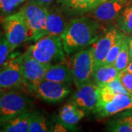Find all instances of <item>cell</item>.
Returning <instances> with one entry per match:
<instances>
[{"instance_id":"23","label":"cell","mask_w":132,"mask_h":132,"mask_svg":"<svg viewBox=\"0 0 132 132\" xmlns=\"http://www.w3.org/2000/svg\"><path fill=\"white\" fill-rule=\"evenodd\" d=\"M126 36V35H125L123 32L120 31V32L119 34L117 40H115V42L114 43L113 46L110 48L108 54H107V56L106 57V60H105V62H104V64L114 65V62L116 60L119 53H120V50H121V48H122V46H123V40H124Z\"/></svg>"},{"instance_id":"22","label":"cell","mask_w":132,"mask_h":132,"mask_svg":"<svg viewBox=\"0 0 132 132\" xmlns=\"http://www.w3.org/2000/svg\"><path fill=\"white\" fill-rule=\"evenodd\" d=\"M51 131L48 126L46 118L38 112L32 113L29 132H47Z\"/></svg>"},{"instance_id":"3","label":"cell","mask_w":132,"mask_h":132,"mask_svg":"<svg viewBox=\"0 0 132 132\" xmlns=\"http://www.w3.org/2000/svg\"><path fill=\"white\" fill-rule=\"evenodd\" d=\"M19 11L22 13L27 24L31 41L35 42L46 36L48 7L35 0H29Z\"/></svg>"},{"instance_id":"21","label":"cell","mask_w":132,"mask_h":132,"mask_svg":"<svg viewBox=\"0 0 132 132\" xmlns=\"http://www.w3.org/2000/svg\"><path fill=\"white\" fill-rule=\"evenodd\" d=\"M128 37L129 36L127 35L125 37L121 50L114 63V65L119 72L125 71L130 62V55H129V49H128Z\"/></svg>"},{"instance_id":"4","label":"cell","mask_w":132,"mask_h":132,"mask_svg":"<svg viewBox=\"0 0 132 132\" xmlns=\"http://www.w3.org/2000/svg\"><path fill=\"white\" fill-rule=\"evenodd\" d=\"M1 23L11 52L23 43L30 40L27 24L19 10L14 13L5 15L1 19Z\"/></svg>"},{"instance_id":"8","label":"cell","mask_w":132,"mask_h":132,"mask_svg":"<svg viewBox=\"0 0 132 132\" xmlns=\"http://www.w3.org/2000/svg\"><path fill=\"white\" fill-rule=\"evenodd\" d=\"M71 69L73 81L76 88L92 80L94 71V57L90 46L74 54Z\"/></svg>"},{"instance_id":"19","label":"cell","mask_w":132,"mask_h":132,"mask_svg":"<svg viewBox=\"0 0 132 132\" xmlns=\"http://www.w3.org/2000/svg\"><path fill=\"white\" fill-rule=\"evenodd\" d=\"M32 112H25L13 118L2 126L1 131L28 132L29 129Z\"/></svg>"},{"instance_id":"13","label":"cell","mask_w":132,"mask_h":132,"mask_svg":"<svg viewBox=\"0 0 132 132\" xmlns=\"http://www.w3.org/2000/svg\"><path fill=\"white\" fill-rule=\"evenodd\" d=\"M120 32V30L114 27L109 29L102 36L90 45L94 57V69L104 64L110 48L117 40Z\"/></svg>"},{"instance_id":"2","label":"cell","mask_w":132,"mask_h":132,"mask_svg":"<svg viewBox=\"0 0 132 132\" xmlns=\"http://www.w3.org/2000/svg\"><path fill=\"white\" fill-rule=\"evenodd\" d=\"M27 52L35 60L46 65L62 63L65 61V51L61 37L46 35L27 48Z\"/></svg>"},{"instance_id":"16","label":"cell","mask_w":132,"mask_h":132,"mask_svg":"<svg viewBox=\"0 0 132 132\" xmlns=\"http://www.w3.org/2000/svg\"><path fill=\"white\" fill-rule=\"evenodd\" d=\"M85 114L86 112L84 110L70 101L60 109L59 120L60 122L65 125L72 131L73 128H75V125L85 117Z\"/></svg>"},{"instance_id":"24","label":"cell","mask_w":132,"mask_h":132,"mask_svg":"<svg viewBox=\"0 0 132 132\" xmlns=\"http://www.w3.org/2000/svg\"><path fill=\"white\" fill-rule=\"evenodd\" d=\"M106 129L111 132H132L131 125L119 116L109 121Z\"/></svg>"},{"instance_id":"29","label":"cell","mask_w":132,"mask_h":132,"mask_svg":"<svg viewBox=\"0 0 132 132\" xmlns=\"http://www.w3.org/2000/svg\"><path fill=\"white\" fill-rule=\"evenodd\" d=\"M119 117L126 120L132 126V109H129L123 111V112L119 115Z\"/></svg>"},{"instance_id":"28","label":"cell","mask_w":132,"mask_h":132,"mask_svg":"<svg viewBox=\"0 0 132 132\" xmlns=\"http://www.w3.org/2000/svg\"><path fill=\"white\" fill-rule=\"evenodd\" d=\"M118 79L121 82L123 87L132 95V73L126 70L120 72Z\"/></svg>"},{"instance_id":"6","label":"cell","mask_w":132,"mask_h":132,"mask_svg":"<svg viewBox=\"0 0 132 132\" xmlns=\"http://www.w3.org/2000/svg\"><path fill=\"white\" fill-rule=\"evenodd\" d=\"M29 108L30 101L26 95L15 90H4L0 95V125L27 112Z\"/></svg>"},{"instance_id":"20","label":"cell","mask_w":132,"mask_h":132,"mask_svg":"<svg viewBox=\"0 0 132 132\" xmlns=\"http://www.w3.org/2000/svg\"><path fill=\"white\" fill-rule=\"evenodd\" d=\"M118 27L121 32L126 35L132 33V5L125 7L118 15Z\"/></svg>"},{"instance_id":"15","label":"cell","mask_w":132,"mask_h":132,"mask_svg":"<svg viewBox=\"0 0 132 132\" xmlns=\"http://www.w3.org/2000/svg\"><path fill=\"white\" fill-rule=\"evenodd\" d=\"M66 25L65 18L61 10L57 8H48V7L46 35L60 36Z\"/></svg>"},{"instance_id":"37","label":"cell","mask_w":132,"mask_h":132,"mask_svg":"<svg viewBox=\"0 0 132 132\" xmlns=\"http://www.w3.org/2000/svg\"><path fill=\"white\" fill-rule=\"evenodd\" d=\"M105 1H106V0H101V2H105Z\"/></svg>"},{"instance_id":"39","label":"cell","mask_w":132,"mask_h":132,"mask_svg":"<svg viewBox=\"0 0 132 132\" xmlns=\"http://www.w3.org/2000/svg\"><path fill=\"white\" fill-rule=\"evenodd\" d=\"M131 36H132V33H131Z\"/></svg>"},{"instance_id":"36","label":"cell","mask_w":132,"mask_h":132,"mask_svg":"<svg viewBox=\"0 0 132 132\" xmlns=\"http://www.w3.org/2000/svg\"><path fill=\"white\" fill-rule=\"evenodd\" d=\"M120 1H122V2H127V1H128V0H120Z\"/></svg>"},{"instance_id":"1","label":"cell","mask_w":132,"mask_h":132,"mask_svg":"<svg viewBox=\"0 0 132 132\" xmlns=\"http://www.w3.org/2000/svg\"><path fill=\"white\" fill-rule=\"evenodd\" d=\"M101 23L87 15L71 19L60 35L67 54L76 53L90 46L99 38Z\"/></svg>"},{"instance_id":"25","label":"cell","mask_w":132,"mask_h":132,"mask_svg":"<svg viewBox=\"0 0 132 132\" xmlns=\"http://www.w3.org/2000/svg\"><path fill=\"white\" fill-rule=\"evenodd\" d=\"M100 88L106 90L109 93H114V94H119V93L130 94L127 90L123 87V86L121 84V82L120 81V80L118 79V78L111 82H109L106 85L100 87Z\"/></svg>"},{"instance_id":"17","label":"cell","mask_w":132,"mask_h":132,"mask_svg":"<svg viewBox=\"0 0 132 132\" xmlns=\"http://www.w3.org/2000/svg\"><path fill=\"white\" fill-rule=\"evenodd\" d=\"M44 79L69 85L73 81L72 71L69 67L62 63L51 65L48 68Z\"/></svg>"},{"instance_id":"30","label":"cell","mask_w":132,"mask_h":132,"mask_svg":"<svg viewBox=\"0 0 132 132\" xmlns=\"http://www.w3.org/2000/svg\"><path fill=\"white\" fill-rule=\"evenodd\" d=\"M53 131H71V129L68 126H66L65 125H64L63 123L61 122H59L55 124V126L53 128Z\"/></svg>"},{"instance_id":"32","label":"cell","mask_w":132,"mask_h":132,"mask_svg":"<svg viewBox=\"0 0 132 132\" xmlns=\"http://www.w3.org/2000/svg\"><path fill=\"white\" fill-rule=\"evenodd\" d=\"M128 49H129V55L131 60H132V36L128 37Z\"/></svg>"},{"instance_id":"34","label":"cell","mask_w":132,"mask_h":132,"mask_svg":"<svg viewBox=\"0 0 132 132\" xmlns=\"http://www.w3.org/2000/svg\"><path fill=\"white\" fill-rule=\"evenodd\" d=\"M26 1H27V0H17V2H18V4L19 5H21V4H23L24 2H25Z\"/></svg>"},{"instance_id":"10","label":"cell","mask_w":132,"mask_h":132,"mask_svg":"<svg viewBox=\"0 0 132 132\" xmlns=\"http://www.w3.org/2000/svg\"><path fill=\"white\" fill-rule=\"evenodd\" d=\"M48 66L49 65L43 64L33 58L26 51L23 60L24 89L32 93L33 88L40 81L44 79Z\"/></svg>"},{"instance_id":"38","label":"cell","mask_w":132,"mask_h":132,"mask_svg":"<svg viewBox=\"0 0 132 132\" xmlns=\"http://www.w3.org/2000/svg\"><path fill=\"white\" fill-rule=\"evenodd\" d=\"M1 36H2V35H1V33H0V38H1Z\"/></svg>"},{"instance_id":"14","label":"cell","mask_w":132,"mask_h":132,"mask_svg":"<svg viewBox=\"0 0 132 132\" xmlns=\"http://www.w3.org/2000/svg\"><path fill=\"white\" fill-rule=\"evenodd\" d=\"M57 2L66 13L76 15L87 13L101 3V0H57Z\"/></svg>"},{"instance_id":"18","label":"cell","mask_w":132,"mask_h":132,"mask_svg":"<svg viewBox=\"0 0 132 132\" xmlns=\"http://www.w3.org/2000/svg\"><path fill=\"white\" fill-rule=\"evenodd\" d=\"M119 73L114 65L102 64L95 68L92 79L98 86L101 87L118 79Z\"/></svg>"},{"instance_id":"9","label":"cell","mask_w":132,"mask_h":132,"mask_svg":"<svg viewBox=\"0 0 132 132\" xmlns=\"http://www.w3.org/2000/svg\"><path fill=\"white\" fill-rule=\"evenodd\" d=\"M68 85L43 79L33 88L32 93L38 98L47 103H58L71 93Z\"/></svg>"},{"instance_id":"5","label":"cell","mask_w":132,"mask_h":132,"mask_svg":"<svg viewBox=\"0 0 132 132\" xmlns=\"http://www.w3.org/2000/svg\"><path fill=\"white\" fill-rule=\"evenodd\" d=\"M24 54L12 52L7 61L0 66V86L4 90L24 87L23 75Z\"/></svg>"},{"instance_id":"27","label":"cell","mask_w":132,"mask_h":132,"mask_svg":"<svg viewBox=\"0 0 132 132\" xmlns=\"http://www.w3.org/2000/svg\"><path fill=\"white\" fill-rule=\"evenodd\" d=\"M10 53L9 43L5 35H2L0 38V66L7 61Z\"/></svg>"},{"instance_id":"31","label":"cell","mask_w":132,"mask_h":132,"mask_svg":"<svg viewBox=\"0 0 132 132\" xmlns=\"http://www.w3.org/2000/svg\"><path fill=\"white\" fill-rule=\"evenodd\" d=\"M35 1L40 3L41 5L46 6V7H49L52 4V2H54V0H35Z\"/></svg>"},{"instance_id":"35","label":"cell","mask_w":132,"mask_h":132,"mask_svg":"<svg viewBox=\"0 0 132 132\" xmlns=\"http://www.w3.org/2000/svg\"><path fill=\"white\" fill-rule=\"evenodd\" d=\"M4 90H4V89H2V88L1 87V86H0V95H1V94L2 93V92H3Z\"/></svg>"},{"instance_id":"12","label":"cell","mask_w":132,"mask_h":132,"mask_svg":"<svg viewBox=\"0 0 132 132\" xmlns=\"http://www.w3.org/2000/svg\"><path fill=\"white\" fill-rule=\"evenodd\" d=\"M126 3L120 0H106L86 13V15L102 24L110 23L117 20Z\"/></svg>"},{"instance_id":"7","label":"cell","mask_w":132,"mask_h":132,"mask_svg":"<svg viewBox=\"0 0 132 132\" xmlns=\"http://www.w3.org/2000/svg\"><path fill=\"white\" fill-rule=\"evenodd\" d=\"M129 109H132L131 94H114L100 88L98 101L94 110L98 117L112 116Z\"/></svg>"},{"instance_id":"33","label":"cell","mask_w":132,"mask_h":132,"mask_svg":"<svg viewBox=\"0 0 132 132\" xmlns=\"http://www.w3.org/2000/svg\"><path fill=\"white\" fill-rule=\"evenodd\" d=\"M126 70L127 71H128L129 73H132V60H130V62H129V63H128V65L127 68H126Z\"/></svg>"},{"instance_id":"11","label":"cell","mask_w":132,"mask_h":132,"mask_svg":"<svg viewBox=\"0 0 132 132\" xmlns=\"http://www.w3.org/2000/svg\"><path fill=\"white\" fill-rule=\"evenodd\" d=\"M100 87L91 80L77 88L71 98V102L85 112L94 111L99 98Z\"/></svg>"},{"instance_id":"26","label":"cell","mask_w":132,"mask_h":132,"mask_svg":"<svg viewBox=\"0 0 132 132\" xmlns=\"http://www.w3.org/2000/svg\"><path fill=\"white\" fill-rule=\"evenodd\" d=\"M18 6L17 0H0V15L5 16L11 14Z\"/></svg>"}]
</instances>
